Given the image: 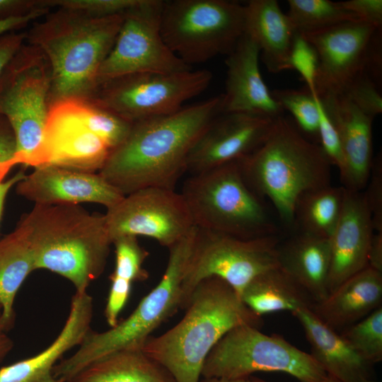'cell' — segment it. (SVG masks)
Instances as JSON below:
<instances>
[{
	"label": "cell",
	"mask_w": 382,
	"mask_h": 382,
	"mask_svg": "<svg viewBox=\"0 0 382 382\" xmlns=\"http://www.w3.org/2000/svg\"><path fill=\"white\" fill-rule=\"evenodd\" d=\"M221 94L172 114L132 123L98 173L125 196L140 189H175L189 153L205 128L224 112Z\"/></svg>",
	"instance_id": "6da1fadb"
},
{
	"label": "cell",
	"mask_w": 382,
	"mask_h": 382,
	"mask_svg": "<svg viewBox=\"0 0 382 382\" xmlns=\"http://www.w3.org/2000/svg\"><path fill=\"white\" fill-rule=\"evenodd\" d=\"M123 14L96 17L58 7L33 22L25 42L45 57L51 73L50 105L70 98L88 99L97 75L116 40Z\"/></svg>",
	"instance_id": "7a4b0ae2"
},
{
	"label": "cell",
	"mask_w": 382,
	"mask_h": 382,
	"mask_svg": "<svg viewBox=\"0 0 382 382\" xmlns=\"http://www.w3.org/2000/svg\"><path fill=\"white\" fill-rule=\"evenodd\" d=\"M183 318L158 336H150L141 349L161 364L175 382H199L204 361L216 344L241 325L260 328L254 313L224 280H202L192 293Z\"/></svg>",
	"instance_id": "3957f363"
},
{
	"label": "cell",
	"mask_w": 382,
	"mask_h": 382,
	"mask_svg": "<svg viewBox=\"0 0 382 382\" xmlns=\"http://www.w3.org/2000/svg\"><path fill=\"white\" fill-rule=\"evenodd\" d=\"M33 250L35 269L54 272L86 292L105 270L112 241L104 215L79 204H35L19 222Z\"/></svg>",
	"instance_id": "277c9868"
},
{
	"label": "cell",
	"mask_w": 382,
	"mask_h": 382,
	"mask_svg": "<svg viewBox=\"0 0 382 382\" xmlns=\"http://www.w3.org/2000/svg\"><path fill=\"white\" fill-rule=\"evenodd\" d=\"M239 164L250 187L272 203L279 219L291 229L300 196L330 185L331 164L320 145L284 116L274 120L265 141Z\"/></svg>",
	"instance_id": "5b68a950"
},
{
	"label": "cell",
	"mask_w": 382,
	"mask_h": 382,
	"mask_svg": "<svg viewBox=\"0 0 382 382\" xmlns=\"http://www.w3.org/2000/svg\"><path fill=\"white\" fill-rule=\"evenodd\" d=\"M197 228L170 246L165 272L158 284L125 319L109 330H92L70 357L61 359L53 374L59 382H71L89 365L119 349L141 347L160 325L180 308L181 286Z\"/></svg>",
	"instance_id": "8992f818"
},
{
	"label": "cell",
	"mask_w": 382,
	"mask_h": 382,
	"mask_svg": "<svg viewBox=\"0 0 382 382\" xmlns=\"http://www.w3.org/2000/svg\"><path fill=\"white\" fill-rule=\"evenodd\" d=\"M180 193L198 228L243 239L279 235L262 198L245 181L239 160L191 175Z\"/></svg>",
	"instance_id": "52a82bcc"
},
{
	"label": "cell",
	"mask_w": 382,
	"mask_h": 382,
	"mask_svg": "<svg viewBox=\"0 0 382 382\" xmlns=\"http://www.w3.org/2000/svg\"><path fill=\"white\" fill-rule=\"evenodd\" d=\"M245 33V5L227 0L163 1L161 33L185 64L228 55Z\"/></svg>",
	"instance_id": "ba28073f"
},
{
	"label": "cell",
	"mask_w": 382,
	"mask_h": 382,
	"mask_svg": "<svg viewBox=\"0 0 382 382\" xmlns=\"http://www.w3.org/2000/svg\"><path fill=\"white\" fill-rule=\"evenodd\" d=\"M258 371L285 373L299 382H318L327 376L311 354L282 336L241 325L229 330L211 350L202 378H248Z\"/></svg>",
	"instance_id": "9c48e42d"
},
{
	"label": "cell",
	"mask_w": 382,
	"mask_h": 382,
	"mask_svg": "<svg viewBox=\"0 0 382 382\" xmlns=\"http://www.w3.org/2000/svg\"><path fill=\"white\" fill-rule=\"evenodd\" d=\"M51 73L36 47L25 42L0 78V115L16 141V165L26 166L39 149L50 107Z\"/></svg>",
	"instance_id": "30bf717a"
},
{
	"label": "cell",
	"mask_w": 382,
	"mask_h": 382,
	"mask_svg": "<svg viewBox=\"0 0 382 382\" xmlns=\"http://www.w3.org/2000/svg\"><path fill=\"white\" fill-rule=\"evenodd\" d=\"M279 235L251 239L197 228L181 286L180 308L185 309L192 291L203 279L216 277L241 297L245 287L278 263Z\"/></svg>",
	"instance_id": "8fae6325"
},
{
	"label": "cell",
	"mask_w": 382,
	"mask_h": 382,
	"mask_svg": "<svg viewBox=\"0 0 382 382\" xmlns=\"http://www.w3.org/2000/svg\"><path fill=\"white\" fill-rule=\"evenodd\" d=\"M212 79L206 69L129 74L99 84L87 100L132 124L175 112Z\"/></svg>",
	"instance_id": "7c38bea8"
},
{
	"label": "cell",
	"mask_w": 382,
	"mask_h": 382,
	"mask_svg": "<svg viewBox=\"0 0 382 382\" xmlns=\"http://www.w3.org/2000/svg\"><path fill=\"white\" fill-rule=\"evenodd\" d=\"M163 6L162 0H139L123 13L112 48L98 71L97 86L129 74H170L192 69L163 40L161 33Z\"/></svg>",
	"instance_id": "4fadbf2b"
},
{
	"label": "cell",
	"mask_w": 382,
	"mask_h": 382,
	"mask_svg": "<svg viewBox=\"0 0 382 382\" xmlns=\"http://www.w3.org/2000/svg\"><path fill=\"white\" fill-rule=\"evenodd\" d=\"M110 238L144 236L169 248L195 226L180 192L150 187L123 197L104 214Z\"/></svg>",
	"instance_id": "5bb4252c"
},
{
	"label": "cell",
	"mask_w": 382,
	"mask_h": 382,
	"mask_svg": "<svg viewBox=\"0 0 382 382\" xmlns=\"http://www.w3.org/2000/svg\"><path fill=\"white\" fill-rule=\"evenodd\" d=\"M86 99L70 98L50 105L42 144L32 158L34 168L54 165L98 173L110 147L89 127Z\"/></svg>",
	"instance_id": "9a60e30c"
},
{
	"label": "cell",
	"mask_w": 382,
	"mask_h": 382,
	"mask_svg": "<svg viewBox=\"0 0 382 382\" xmlns=\"http://www.w3.org/2000/svg\"><path fill=\"white\" fill-rule=\"evenodd\" d=\"M379 28L354 21L300 33L318 57L316 91L319 97L343 95L352 82L365 73L370 44Z\"/></svg>",
	"instance_id": "2e32d148"
},
{
	"label": "cell",
	"mask_w": 382,
	"mask_h": 382,
	"mask_svg": "<svg viewBox=\"0 0 382 382\" xmlns=\"http://www.w3.org/2000/svg\"><path fill=\"white\" fill-rule=\"evenodd\" d=\"M275 120L246 113H221L192 146L186 172L198 173L247 156L265 141Z\"/></svg>",
	"instance_id": "e0dca14e"
},
{
	"label": "cell",
	"mask_w": 382,
	"mask_h": 382,
	"mask_svg": "<svg viewBox=\"0 0 382 382\" xmlns=\"http://www.w3.org/2000/svg\"><path fill=\"white\" fill-rule=\"evenodd\" d=\"M18 195L40 205L97 203L107 209L124 197L98 173L54 165L35 168L16 187Z\"/></svg>",
	"instance_id": "ac0fdd59"
},
{
	"label": "cell",
	"mask_w": 382,
	"mask_h": 382,
	"mask_svg": "<svg viewBox=\"0 0 382 382\" xmlns=\"http://www.w3.org/2000/svg\"><path fill=\"white\" fill-rule=\"evenodd\" d=\"M320 98L339 134L342 156L339 173L342 187L352 191H363L374 161V117L361 112L344 96Z\"/></svg>",
	"instance_id": "d6986e66"
},
{
	"label": "cell",
	"mask_w": 382,
	"mask_h": 382,
	"mask_svg": "<svg viewBox=\"0 0 382 382\" xmlns=\"http://www.w3.org/2000/svg\"><path fill=\"white\" fill-rule=\"evenodd\" d=\"M260 50L248 34L227 55L224 112H239L277 119L284 110L265 84L259 68Z\"/></svg>",
	"instance_id": "ffe728a7"
},
{
	"label": "cell",
	"mask_w": 382,
	"mask_h": 382,
	"mask_svg": "<svg viewBox=\"0 0 382 382\" xmlns=\"http://www.w3.org/2000/svg\"><path fill=\"white\" fill-rule=\"evenodd\" d=\"M374 233L371 213L363 192L345 189L342 212L330 238L329 294L368 266Z\"/></svg>",
	"instance_id": "44dd1931"
},
{
	"label": "cell",
	"mask_w": 382,
	"mask_h": 382,
	"mask_svg": "<svg viewBox=\"0 0 382 382\" xmlns=\"http://www.w3.org/2000/svg\"><path fill=\"white\" fill-rule=\"evenodd\" d=\"M93 300L88 291L76 292L68 317L54 340L38 354L0 368V382H58L54 366L65 353L79 346L91 330Z\"/></svg>",
	"instance_id": "7402d4cb"
},
{
	"label": "cell",
	"mask_w": 382,
	"mask_h": 382,
	"mask_svg": "<svg viewBox=\"0 0 382 382\" xmlns=\"http://www.w3.org/2000/svg\"><path fill=\"white\" fill-rule=\"evenodd\" d=\"M303 327L310 345L311 356L325 373L341 382H378L371 374V366L335 330L323 323L311 308L292 313Z\"/></svg>",
	"instance_id": "603a6c76"
},
{
	"label": "cell",
	"mask_w": 382,
	"mask_h": 382,
	"mask_svg": "<svg viewBox=\"0 0 382 382\" xmlns=\"http://www.w3.org/2000/svg\"><path fill=\"white\" fill-rule=\"evenodd\" d=\"M382 272L369 266L340 284L311 311L326 325L342 331L381 306Z\"/></svg>",
	"instance_id": "cb8c5ba5"
},
{
	"label": "cell",
	"mask_w": 382,
	"mask_h": 382,
	"mask_svg": "<svg viewBox=\"0 0 382 382\" xmlns=\"http://www.w3.org/2000/svg\"><path fill=\"white\" fill-rule=\"evenodd\" d=\"M279 266L311 298L313 303L328 295L330 238L294 231L278 245Z\"/></svg>",
	"instance_id": "d4e9b609"
},
{
	"label": "cell",
	"mask_w": 382,
	"mask_h": 382,
	"mask_svg": "<svg viewBox=\"0 0 382 382\" xmlns=\"http://www.w3.org/2000/svg\"><path fill=\"white\" fill-rule=\"evenodd\" d=\"M245 33L258 45L271 73L291 69L289 56L295 33L288 16L276 0H250L245 5Z\"/></svg>",
	"instance_id": "484cf974"
},
{
	"label": "cell",
	"mask_w": 382,
	"mask_h": 382,
	"mask_svg": "<svg viewBox=\"0 0 382 382\" xmlns=\"http://www.w3.org/2000/svg\"><path fill=\"white\" fill-rule=\"evenodd\" d=\"M71 382H175L170 373L141 347L115 351L96 361Z\"/></svg>",
	"instance_id": "4316f807"
},
{
	"label": "cell",
	"mask_w": 382,
	"mask_h": 382,
	"mask_svg": "<svg viewBox=\"0 0 382 382\" xmlns=\"http://www.w3.org/2000/svg\"><path fill=\"white\" fill-rule=\"evenodd\" d=\"M30 243L23 226L0 239V306L1 318L7 330L13 327L16 318V296L28 275L35 270Z\"/></svg>",
	"instance_id": "83f0119b"
},
{
	"label": "cell",
	"mask_w": 382,
	"mask_h": 382,
	"mask_svg": "<svg viewBox=\"0 0 382 382\" xmlns=\"http://www.w3.org/2000/svg\"><path fill=\"white\" fill-rule=\"evenodd\" d=\"M243 302L257 316L311 308L307 292L279 266L254 278L241 294Z\"/></svg>",
	"instance_id": "f1b7e54d"
},
{
	"label": "cell",
	"mask_w": 382,
	"mask_h": 382,
	"mask_svg": "<svg viewBox=\"0 0 382 382\" xmlns=\"http://www.w3.org/2000/svg\"><path fill=\"white\" fill-rule=\"evenodd\" d=\"M345 193L344 187L330 185L303 193L295 205L294 231L330 238L342 212Z\"/></svg>",
	"instance_id": "f546056e"
},
{
	"label": "cell",
	"mask_w": 382,
	"mask_h": 382,
	"mask_svg": "<svg viewBox=\"0 0 382 382\" xmlns=\"http://www.w3.org/2000/svg\"><path fill=\"white\" fill-rule=\"evenodd\" d=\"M286 13L294 30L307 33L334 25L359 21L351 12L342 7L340 2L330 0H289Z\"/></svg>",
	"instance_id": "4dcf8cb0"
},
{
	"label": "cell",
	"mask_w": 382,
	"mask_h": 382,
	"mask_svg": "<svg viewBox=\"0 0 382 382\" xmlns=\"http://www.w3.org/2000/svg\"><path fill=\"white\" fill-rule=\"evenodd\" d=\"M366 363L382 360V306L340 333Z\"/></svg>",
	"instance_id": "1f68e13d"
},
{
	"label": "cell",
	"mask_w": 382,
	"mask_h": 382,
	"mask_svg": "<svg viewBox=\"0 0 382 382\" xmlns=\"http://www.w3.org/2000/svg\"><path fill=\"white\" fill-rule=\"evenodd\" d=\"M272 95L284 111L292 115L301 132L318 138V111L313 96L306 88L277 89Z\"/></svg>",
	"instance_id": "d6a6232c"
},
{
	"label": "cell",
	"mask_w": 382,
	"mask_h": 382,
	"mask_svg": "<svg viewBox=\"0 0 382 382\" xmlns=\"http://www.w3.org/2000/svg\"><path fill=\"white\" fill-rule=\"evenodd\" d=\"M112 244L115 247V263L110 276L132 283L146 280L149 273L143 267V264L149 253L140 245L137 237L120 236L115 238Z\"/></svg>",
	"instance_id": "836d02e7"
},
{
	"label": "cell",
	"mask_w": 382,
	"mask_h": 382,
	"mask_svg": "<svg viewBox=\"0 0 382 382\" xmlns=\"http://www.w3.org/2000/svg\"><path fill=\"white\" fill-rule=\"evenodd\" d=\"M289 65L291 69L299 74L306 83V88L311 94H316L318 57L314 47L299 33H295L293 39Z\"/></svg>",
	"instance_id": "e575fe53"
},
{
	"label": "cell",
	"mask_w": 382,
	"mask_h": 382,
	"mask_svg": "<svg viewBox=\"0 0 382 382\" xmlns=\"http://www.w3.org/2000/svg\"><path fill=\"white\" fill-rule=\"evenodd\" d=\"M378 87L371 77L363 73L342 96H345L361 112L374 118L382 112V97Z\"/></svg>",
	"instance_id": "d590c367"
},
{
	"label": "cell",
	"mask_w": 382,
	"mask_h": 382,
	"mask_svg": "<svg viewBox=\"0 0 382 382\" xmlns=\"http://www.w3.org/2000/svg\"><path fill=\"white\" fill-rule=\"evenodd\" d=\"M139 0H47L52 8L81 11L96 17L120 15L136 5Z\"/></svg>",
	"instance_id": "8d00e7d4"
},
{
	"label": "cell",
	"mask_w": 382,
	"mask_h": 382,
	"mask_svg": "<svg viewBox=\"0 0 382 382\" xmlns=\"http://www.w3.org/2000/svg\"><path fill=\"white\" fill-rule=\"evenodd\" d=\"M313 96L318 111L319 145L331 166H335L339 170L342 163V156L337 130L325 110L320 98L317 93Z\"/></svg>",
	"instance_id": "74e56055"
},
{
	"label": "cell",
	"mask_w": 382,
	"mask_h": 382,
	"mask_svg": "<svg viewBox=\"0 0 382 382\" xmlns=\"http://www.w3.org/2000/svg\"><path fill=\"white\" fill-rule=\"evenodd\" d=\"M365 191H362L371 213L374 230L382 232V159L374 158L370 176Z\"/></svg>",
	"instance_id": "f35d334b"
},
{
	"label": "cell",
	"mask_w": 382,
	"mask_h": 382,
	"mask_svg": "<svg viewBox=\"0 0 382 382\" xmlns=\"http://www.w3.org/2000/svg\"><path fill=\"white\" fill-rule=\"evenodd\" d=\"M110 287L105 308V318L110 328L119 322L118 318L129 298L132 283L110 276Z\"/></svg>",
	"instance_id": "ab89813d"
},
{
	"label": "cell",
	"mask_w": 382,
	"mask_h": 382,
	"mask_svg": "<svg viewBox=\"0 0 382 382\" xmlns=\"http://www.w3.org/2000/svg\"><path fill=\"white\" fill-rule=\"evenodd\" d=\"M16 141L6 118L0 115V182L16 165Z\"/></svg>",
	"instance_id": "60d3db41"
},
{
	"label": "cell",
	"mask_w": 382,
	"mask_h": 382,
	"mask_svg": "<svg viewBox=\"0 0 382 382\" xmlns=\"http://www.w3.org/2000/svg\"><path fill=\"white\" fill-rule=\"evenodd\" d=\"M345 10L351 12L359 21L382 27V0H348L339 1Z\"/></svg>",
	"instance_id": "b9f144b4"
},
{
	"label": "cell",
	"mask_w": 382,
	"mask_h": 382,
	"mask_svg": "<svg viewBox=\"0 0 382 382\" xmlns=\"http://www.w3.org/2000/svg\"><path fill=\"white\" fill-rule=\"evenodd\" d=\"M44 8H51L47 0H0V20L26 16Z\"/></svg>",
	"instance_id": "7bdbcfd3"
},
{
	"label": "cell",
	"mask_w": 382,
	"mask_h": 382,
	"mask_svg": "<svg viewBox=\"0 0 382 382\" xmlns=\"http://www.w3.org/2000/svg\"><path fill=\"white\" fill-rule=\"evenodd\" d=\"M25 42V32H11L0 35V78L17 52Z\"/></svg>",
	"instance_id": "ee69618b"
},
{
	"label": "cell",
	"mask_w": 382,
	"mask_h": 382,
	"mask_svg": "<svg viewBox=\"0 0 382 382\" xmlns=\"http://www.w3.org/2000/svg\"><path fill=\"white\" fill-rule=\"evenodd\" d=\"M50 11L51 8H44L26 16L0 20V35L21 30L28 25L40 19Z\"/></svg>",
	"instance_id": "f6af8a7d"
},
{
	"label": "cell",
	"mask_w": 382,
	"mask_h": 382,
	"mask_svg": "<svg viewBox=\"0 0 382 382\" xmlns=\"http://www.w3.org/2000/svg\"><path fill=\"white\" fill-rule=\"evenodd\" d=\"M368 266L382 272V232L373 234L368 256Z\"/></svg>",
	"instance_id": "bcb514c9"
},
{
	"label": "cell",
	"mask_w": 382,
	"mask_h": 382,
	"mask_svg": "<svg viewBox=\"0 0 382 382\" xmlns=\"http://www.w3.org/2000/svg\"><path fill=\"white\" fill-rule=\"evenodd\" d=\"M25 175L23 170H20L9 179L0 182V221L7 194L14 185L24 178Z\"/></svg>",
	"instance_id": "7dc6e473"
},
{
	"label": "cell",
	"mask_w": 382,
	"mask_h": 382,
	"mask_svg": "<svg viewBox=\"0 0 382 382\" xmlns=\"http://www.w3.org/2000/svg\"><path fill=\"white\" fill-rule=\"evenodd\" d=\"M7 331L2 321L0 306V363L6 357L14 346L13 340L6 333Z\"/></svg>",
	"instance_id": "c3c4849f"
},
{
	"label": "cell",
	"mask_w": 382,
	"mask_h": 382,
	"mask_svg": "<svg viewBox=\"0 0 382 382\" xmlns=\"http://www.w3.org/2000/svg\"><path fill=\"white\" fill-rule=\"evenodd\" d=\"M199 382H255L252 376L248 378H201Z\"/></svg>",
	"instance_id": "681fc988"
},
{
	"label": "cell",
	"mask_w": 382,
	"mask_h": 382,
	"mask_svg": "<svg viewBox=\"0 0 382 382\" xmlns=\"http://www.w3.org/2000/svg\"><path fill=\"white\" fill-rule=\"evenodd\" d=\"M252 378H253V379L254 380L255 382H270V381H265V380L262 379V378H258V377H255L253 376H252ZM318 382H341V381H340L339 380H337L335 377L327 374V376L325 378H323V379H322V380H320V381H319Z\"/></svg>",
	"instance_id": "f907efd6"
}]
</instances>
